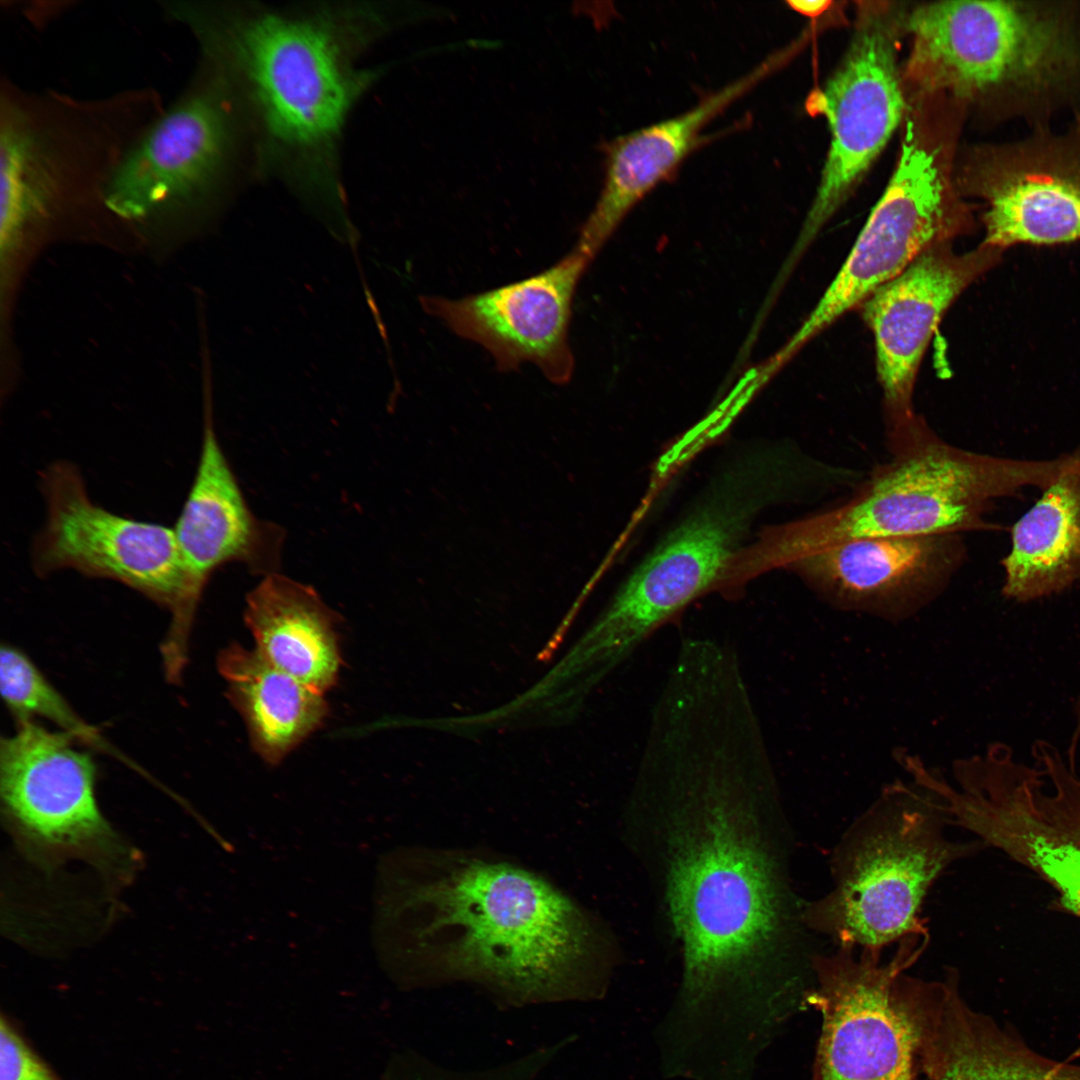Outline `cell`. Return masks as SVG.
Masks as SVG:
<instances>
[{"instance_id": "obj_1", "label": "cell", "mask_w": 1080, "mask_h": 1080, "mask_svg": "<svg viewBox=\"0 0 1080 1080\" xmlns=\"http://www.w3.org/2000/svg\"><path fill=\"white\" fill-rule=\"evenodd\" d=\"M777 792L752 713L698 709L644 737L627 810L654 826L683 960L664 1020L683 1036L760 1039L804 997L815 953L804 950L812 932L788 879Z\"/></svg>"}, {"instance_id": "obj_2", "label": "cell", "mask_w": 1080, "mask_h": 1080, "mask_svg": "<svg viewBox=\"0 0 1080 1080\" xmlns=\"http://www.w3.org/2000/svg\"><path fill=\"white\" fill-rule=\"evenodd\" d=\"M375 896V946L393 970L542 993L582 979L599 947L576 905L508 863L399 852L380 863Z\"/></svg>"}, {"instance_id": "obj_3", "label": "cell", "mask_w": 1080, "mask_h": 1080, "mask_svg": "<svg viewBox=\"0 0 1080 1080\" xmlns=\"http://www.w3.org/2000/svg\"><path fill=\"white\" fill-rule=\"evenodd\" d=\"M167 5V14L193 32L203 61L226 80L242 113L254 118L265 155L307 181L327 180L347 116L375 75L354 63L356 48L370 40L365 24L374 15Z\"/></svg>"}, {"instance_id": "obj_4", "label": "cell", "mask_w": 1080, "mask_h": 1080, "mask_svg": "<svg viewBox=\"0 0 1080 1080\" xmlns=\"http://www.w3.org/2000/svg\"><path fill=\"white\" fill-rule=\"evenodd\" d=\"M889 460L877 466L839 504L769 528L749 548L761 573L843 542L877 537L962 534L995 529L985 514L995 499L1025 487L1042 490L1061 473L1065 460H1022L955 447L921 420L888 440Z\"/></svg>"}, {"instance_id": "obj_5", "label": "cell", "mask_w": 1080, "mask_h": 1080, "mask_svg": "<svg viewBox=\"0 0 1080 1080\" xmlns=\"http://www.w3.org/2000/svg\"><path fill=\"white\" fill-rule=\"evenodd\" d=\"M157 98L142 90L88 102L2 88V267L9 268L27 237L69 205H105L115 168L163 110Z\"/></svg>"}, {"instance_id": "obj_6", "label": "cell", "mask_w": 1080, "mask_h": 1080, "mask_svg": "<svg viewBox=\"0 0 1080 1080\" xmlns=\"http://www.w3.org/2000/svg\"><path fill=\"white\" fill-rule=\"evenodd\" d=\"M897 784L845 832L831 858L832 886L806 904L804 923L836 947L883 949L913 935H929L924 900L954 862L981 842L953 841L942 799Z\"/></svg>"}, {"instance_id": "obj_7", "label": "cell", "mask_w": 1080, "mask_h": 1080, "mask_svg": "<svg viewBox=\"0 0 1080 1080\" xmlns=\"http://www.w3.org/2000/svg\"><path fill=\"white\" fill-rule=\"evenodd\" d=\"M797 472L778 448L753 449L728 464L593 624L604 651L624 662L697 598L728 596L729 568L752 523L785 496Z\"/></svg>"}, {"instance_id": "obj_8", "label": "cell", "mask_w": 1080, "mask_h": 1080, "mask_svg": "<svg viewBox=\"0 0 1080 1080\" xmlns=\"http://www.w3.org/2000/svg\"><path fill=\"white\" fill-rule=\"evenodd\" d=\"M242 117L225 79L202 62L189 87L123 155L107 186V210L142 223L217 203L233 167Z\"/></svg>"}, {"instance_id": "obj_9", "label": "cell", "mask_w": 1080, "mask_h": 1080, "mask_svg": "<svg viewBox=\"0 0 1080 1080\" xmlns=\"http://www.w3.org/2000/svg\"><path fill=\"white\" fill-rule=\"evenodd\" d=\"M1035 764L1012 753L979 769L955 797L953 823L1029 868L1080 917V776L1051 743Z\"/></svg>"}, {"instance_id": "obj_10", "label": "cell", "mask_w": 1080, "mask_h": 1080, "mask_svg": "<svg viewBox=\"0 0 1080 1080\" xmlns=\"http://www.w3.org/2000/svg\"><path fill=\"white\" fill-rule=\"evenodd\" d=\"M928 943L929 935L908 936L888 961L882 951L850 946L815 953V984L804 1000L822 1019L813 1080H916L915 1042L897 981Z\"/></svg>"}, {"instance_id": "obj_11", "label": "cell", "mask_w": 1080, "mask_h": 1080, "mask_svg": "<svg viewBox=\"0 0 1080 1080\" xmlns=\"http://www.w3.org/2000/svg\"><path fill=\"white\" fill-rule=\"evenodd\" d=\"M46 519L32 545L45 576L73 569L119 581L181 614L185 573L174 529L117 515L94 503L78 467L56 461L40 474Z\"/></svg>"}, {"instance_id": "obj_12", "label": "cell", "mask_w": 1080, "mask_h": 1080, "mask_svg": "<svg viewBox=\"0 0 1080 1080\" xmlns=\"http://www.w3.org/2000/svg\"><path fill=\"white\" fill-rule=\"evenodd\" d=\"M969 227L950 198L936 149L908 121L896 169L846 261L785 354L900 274L928 248Z\"/></svg>"}, {"instance_id": "obj_13", "label": "cell", "mask_w": 1080, "mask_h": 1080, "mask_svg": "<svg viewBox=\"0 0 1080 1080\" xmlns=\"http://www.w3.org/2000/svg\"><path fill=\"white\" fill-rule=\"evenodd\" d=\"M860 9L849 49L824 90L818 112L831 143L798 249L818 234L848 197L901 121L904 110L897 68V21L892 8Z\"/></svg>"}, {"instance_id": "obj_14", "label": "cell", "mask_w": 1080, "mask_h": 1080, "mask_svg": "<svg viewBox=\"0 0 1080 1080\" xmlns=\"http://www.w3.org/2000/svg\"><path fill=\"white\" fill-rule=\"evenodd\" d=\"M968 178L986 204L982 243L1005 250L1080 241V116L978 150Z\"/></svg>"}, {"instance_id": "obj_15", "label": "cell", "mask_w": 1080, "mask_h": 1080, "mask_svg": "<svg viewBox=\"0 0 1080 1080\" xmlns=\"http://www.w3.org/2000/svg\"><path fill=\"white\" fill-rule=\"evenodd\" d=\"M66 732L21 719L0 745L7 815L34 848L56 856L113 853L117 840L95 796V765Z\"/></svg>"}, {"instance_id": "obj_16", "label": "cell", "mask_w": 1080, "mask_h": 1080, "mask_svg": "<svg viewBox=\"0 0 1080 1080\" xmlns=\"http://www.w3.org/2000/svg\"><path fill=\"white\" fill-rule=\"evenodd\" d=\"M589 262L573 249L523 280L456 299L422 296L420 304L456 335L488 351L498 370L531 363L550 382L566 384L574 370L572 303Z\"/></svg>"}, {"instance_id": "obj_17", "label": "cell", "mask_w": 1080, "mask_h": 1080, "mask_svg": "<svg viewBox=\"0 0 1080 1080\" xmlns=\"http://www.w3.org/2000/svg\"><path fill=\"white\" fill-rule=\"evenodd\" d=\"M1003 251L982 243L957 254L948 242L936 244L861 303L875 339L887 435L903 431L919 419L912 397L925 349L951 303L994 268Z\"/></svg>"}, {"instance_id": "obj_18", "label": "cell", "mask_w": 1080, "mask_h": 1080, "mask_svg": "<svg viewBox=\"0 0 1080 1080\" xmlns=\"http://www.w3.org/2000/svg\"><path fill=\"white\" fill-rule=\"evenodd\" d=\"M203 436L196 474L174 527L185 573L180 616L169 639L184 644L204 587L224 564L240 562L263 576L280 567L285 531L257 518L215 432L211 381L203 382Z\"/></svg>"}, {"instance_id": "obj_19", "label": "cell", "mask_w": 1080, "mask_h": 1080, "mask_svg": "<svg viewBox=\"0 0 1080 1080\" xmlns=\"http://www.w3.org/2000/svg\"><path fill=\"white\" fill-rule=\"evenodd\" d=\"M897 993L927 1080H1080V1064L1050 1059L1016 1032L973 1009L959 976L900 975Z\"/></svg>"}, {"instance_id": "obj_20", "label": "cell", "mask_w": 1080, "mask_h": 1080, "mask_svg": "<svg viewBox=\"0 0 1080 1080\" xmlns=\"http://www.w3.org/2000/svg\"><path fill=\"white\" fill-rule=\"evenodd\" d=\"M962 534L864 538L801 556L784 568L831 603L878 612L911 610L962 566Z\"/></svg>"}, {"instance_id": "obj_21", "label": "cell", "mask_w": 1080, "mask_h": 1080, "mask_svg": "<svg viewBox=\"0 0 1080 1080\" xmlns=\"http://www.w3.org/2000/svg\"><path fill=\"white\" fill-rule=\"evenodd\" d=\"M784 61L771 55L688 111L608 142L603 186L574 249L591 260L627 212L704 142L703 129Z\"/></svg>"}, {"instance_id": "obj_22", "label": "cell", "mask_w": 1080, "mask_h": 1080, "mask_svg": "<svg viewBox=\"0 0 1080 1080\" xmlns=\"http://www.w3.org/2000/svg\"><path fill=\"white\" fill-rule=\"evenodd\" d=\"M244 618L269 663L323 695L335 685L342 663L337 617L313 587L266 575L248 593Z\"/></svg>"}, {"instance_id": "obj_23", "label": "cell", "mask_w": 1080, "mask_h": 1080, "mask_svg": "<svg viewBox=\"0 0 1080 1080\" xmlns=\"http://www.w3.org/2000/svg\"><path fill=\"white\" fill-rule=\"evenodd\" d=\"M1002 593L1030 602L1080 586V447L1011 528Z\"/></svg>"}, {"instance_id": "obj_24", "label": "cell", "mask_w": 1080, "mask_h": 1080, "mask_svg": "<svg viewBox=\"0 0 1080 1080\" xmlns=\"http://www.w3.org/2000/svg\"><path fill=\"white\" fill-rule=\"evenodd\" d=\"M218 669L254 751L270 765L279 764L328 714L323 694L278 669L255 649L230 645L219 655Z\"/></svg>"}, {"instance_id": "obj_25", "label": "cell", "mask_w": 1080, "mask_h": 1080, "mask_svg": "<svg viewBox=\"0 0 1080 1080\" xmlns=\"http://www.w3.org/2000/svg\"><path fill=\"white\" fill-rule=\"evenodd\" d=\"M0 689L18 720L47 718L74 738L106 747L97 730L72 710L24 653L10 645L1 647Z\"/></svg>"}, {"instance_id": "obj_26", "label": "cell", "mask_w": 1080, "mask_h": 1080, "mask_svg": "<svg viewBox=\"0 0 1080 1080\" xmlns=\"http://www.w3.org/2000/svg\"><path fill=\"white\" fill-rule=\"evenodd\" d=\"M0 1080H62L5 1015L0 1021Z\"/></svg>"}, {"instance_id": "obj_27", "label": "cell", "mask_w": 1080, "mask_h": 1080, "mask_svg": "<svg viewBox=\"0 0 1080 1080\" xmlns=\"http://www.w3.org/2000/svg\"><path fill=\"white\" fill-rule=\"evenodd\" d=\"M789 7L805 16L820 14L829 4L826 1H788Z\"/></svg>"}, {"instance_id": "obj_28", "label": "cell", "mask_w": 1080, "mask_h": 1080, "mask_svg": "<svg viewBox=\"0 0 1080 1080\" xmlns=\"http://www.w3.org/2000/svg\"><path fill=\"white\" fill-rule=\"evenodd\" d=\"M1079 698H1080V696H1079Z\"/></svg>"}]
</instances>
